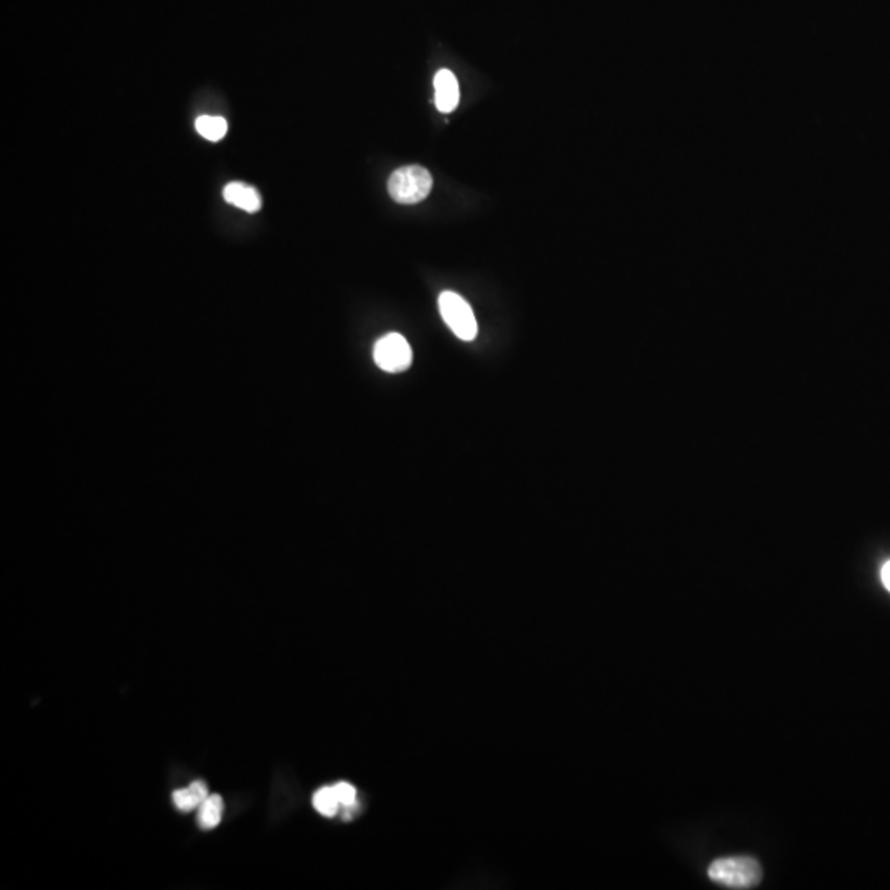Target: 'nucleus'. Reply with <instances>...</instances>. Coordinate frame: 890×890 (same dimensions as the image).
I'll return each mask as SVG.
<instances>
[{"instance_id":"obj_1","label":"nucleus","mask_w":890,"mask_h":890,"mask_svg":"<svg viewBox=\"0 0 890 890\" xmlns=\"http://www.w3.org/2000/svg\"><path fill=\"white\" fill-rule=\"evenodd\" d=\"M709 879L727 889H754L762 881V867L749 856H731L712 862Z\"/></svg>"},{"instance_id":"obj_2","label":"nucleus","mask_w":890,"mask_h":890,"mask_svg":"<svg viewBox=\"0 0 890 890\" xmlns=\"http://www.w3.org/2000/svg\"><path fill=\"white\" fill-rule=\"evenodd\" d=\"M432 175L421 165H406L394 170L388 180V192L394 202L401 205H414L431 193Z\"/></svg>"},{"instance_id":"obj_3","label":"nucleus","mask_w":890,"mask_h":890,"mask_svg":"<svg viewBox=\"0 0 890 890\" xmlns=\"http://www.w3.org/2000/svg\"><path fill=\"white\" fill-rule=\"evenodd\" d=\"M439 310L442 319L450 330L464 342H472L477 337V320L474 310L455 292L445 291L439 297Z\"/></svg>"},{"instance_id":"obj_4","label":"nucleus","mask_w":890,"mask_h":890,"mask_svg":"<svg viewBox=\"0 0 890 890\" xmlns=\"http://www.w3.org/2000/svg\"><path fill=\"white\" fill-rule=\"evenodd\" d=\"M376 365L388 373H401L408 370L413 363V350L409 347L408 340L399 333H389L380 338L375 345Z\"/></svg>"},{"instance_id":"obj_5","label":"nucleus","mask_w":890,"mask_h":890,"mask_svg":"<svg viewBox=\"0 0 890 890\" xmlns=\"http://www.w3.org/2000/svg\"><path fill=\"white\" fill-rule=\"evenodd\" d=\"M434 88H436V106L441 113H452L460 101L459 81L455 78L454 73L449 70L437 71L434 78Z\"/></svg>"},{"instance_id":"obj_6","label":"nucleus","mask_w":890,"mask_h":890,"mask_svg":"<svg viewBox=\"0 0 890 890\" xmlns=\"http://www.w3.org/2000/svg\"><path fill=\"white\" fill-rule=\"evenodd\" d=\"M226 202L248 213H256L261 210V197L256 188L249 187L246 183L231 182L223 190Z\"/></svg>"},{"instance_id":"obj_7","label":"nucleus","mask_w":890,"mask_h":890,"mask_svg":"<svg viewBox=\"0 0 890 890\" xmlns=\"http://www.w3.org/2000/svg\"><path fill=\"white\" fill-rule=\"evenodd\" d=\"M208 797L210 795H208L207 785L197 780V782L190 783L187 788L174 792V805L177 810L187 813V811H192L198 808V806H202L203 801L207 800Z\"/></svg>"},{"instance_id":"obj_8","label":"nucleus","mask_w":890,"mask_h":890,"mask_svg":"<svg viewBox=\"0 0 890 890\" xmlns=\"http://www.w3.org/2000/svg\"><path fill=\"white\" fill-rule=\"evenodd\" d=\"M312 805H314L315 811L325 816V818H335V816L342 813V803L338 800V795L333 785L319 788L314 793V797H312Z\"/></svg>"},{"instance_id":"obj_9","label":"nucleus","mask_w":890,"mask_h":890,"mask_svg":"<svg viewBox=\"0 0 890 890\" xmlns=\"http://www.w3.org/2000/svg\"><path fill=\"white\" fill-rule=\"evenodd\" d=\"M223 810H225L223 798L220 795H210L200 806V813H198V825H200V828L213 830V828L220 825Z\"/></svg>"},{"instance_id":"obj_10","label":"nucleus","mask_w":890,"mask_h":890,"mask_svg":"<svg viewBox=\"0 0 890 890\" xmlns=\"http://www.w3.org/2000/svg\"><path fill=\"white\" fill-rule=\"evenodd\" d=\"M195 129L207 141L218 142L226 136L228 122H226L225 118H220V116H200L195 121Z\"/></svg>"},{"instance_id":"obj_11","label":"nucleus","mask_w":890,"mask_h":890,"mask_svg":"<svg viewBox=\"0 0 890 890\" xmlns=\"http://www.w3.org/2000/svg\"><path fill=\"white\" fill-rule=\"evenodd\" d=\"M881 577L882 584H884L887 591L890 592V561H887V563L882 566Z\"/></svg>"}]
</instances>
